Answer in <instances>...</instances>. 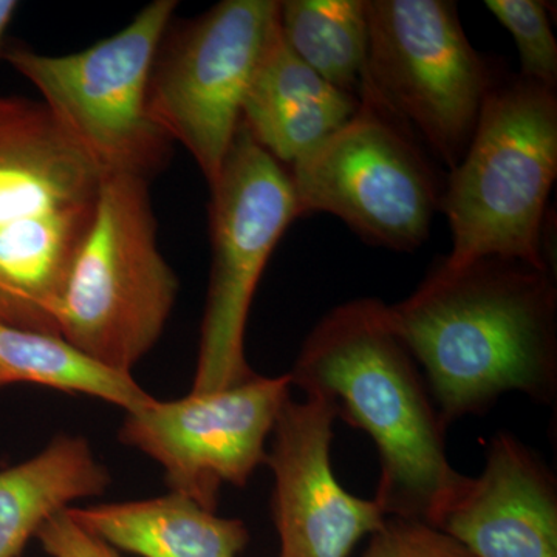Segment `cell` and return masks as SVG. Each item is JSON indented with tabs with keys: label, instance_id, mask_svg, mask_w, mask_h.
Masks as SVG:
<instances>
[{
	"label": "cell",
	"instance_id": "cell-2",
	"mask_svg": "<svg viewBox=\"0 0 557 557\" xmlns=\"http://www.w3.org/2000/svg\"><path fill=\"white\" fill-rule=\"evenodd\" d=\"M383 300L330 310L307 335L292 386L335 405L338 418L375 443L380 480L373 500L387 518L437 525L465 475L446 454L448 424L423 372L387 321Z\"/></svg>",
	"mask_w": 557,
	"mask_h": 557
},
{
	"label": "cell",
	"instance_id": "cell-10",
	"mask_svg": "<svg viewBox=\"0 0 557 557\" xmlns=\"http://www.w3.org/2000/svg\"><path fill=\"white\" fill-rule=\"evenodd\" d=\"M278 32L276 0H223L166 33L153 62L149 113L218 182L252 79Z\"/></svg>",
	"mask_w": 557,
	"mask_h": 557
},
{
	"label": "cell",
	"instance_id": "cell-7",
	"mask_svg": "<svg viewBox=\"0 0 557 557\" xmlns=\"http://www.w3.org/2000/svg\"><path fill=\"white\" fill-rule=\"evenodd\" d=\"M358 95L355 115L287 170L298 215L327 212L366 244L416 251L442 211L445 175L372 91Z\"/></svg>",
	"mask_w": 557,
	"mask_h": 557
},
{
	"label": "cell",
	"instance_id": "cell-5",
	"mask_svg": "<svg viewBox=\"0 0 557 557\" xmlns=\"http://www.w3.org/2000/svg\"><path fill=\"white\" fill-rule=\"evenodd\" d=\"M177 296L178 278L157 244L148 180L104 175L62 289L61 338L131 373L159 343Z\"/></svg>",
	"mask_w": 557,
	"mask_h": 557
},
{
	"label": "cell",
	"instance_id": "cell-17",
	"mask_svg": "<svg viewBox=\"0 0 557 557\" xmlns=\"http://www.w3.org/2000/svg\"><path fill=\"white\" fill-rule=\"evenodd\" d=\"M36 384L102 399L124 412L153 401L132 373L94 361L60 335L0 324V388Z\"/></svg>",
	"mask_w": 557,
	"mask_h": 557
},
{
	"label": "cell",
	"instance_id": "cell-12",
	"mask_svg": "<svg viewBox=\"0 0 557 557\" xmlns=\"http://www.w3.org/2000/svg\"><path fill=\"white\" fill-rule=\"evenodd\" d=\"M336 418L335 405L319 395L289 397L278 412L265 461L274 478L278 557H348L386 522L373 498L348 493L333 472Z\"/></svg>",
	"mask_w": 557,
	"mask_h": 557
},
{
	"label": "cell",
	"instance_id": "cell-11",
	"mask_svg": "<svg viewBox=\"0 0 557 557\" xmlns=\"http://www.w3.org/2000/svg\"><path fill=\"white\" fill-rule=\"evenodd\" d=\"M292 387L288 373H256L223 391L156 398L126 412L119 438L163 468L171 493L215 512L223 485L244 487L265 465L267 442Z\"/></svg>",
	"mask_w": 557,
	"mask_h": 557
},
{
	"label": "cell",
	"instance_id": "cell-15",
	"mask_svg": "<svg viewBox=\"0 0 557 557\" xmlns=\"http://www.w3.org/2000/svg\"><path fill=\"white\" fill-rule=\"evenodd\" d=\"M67 512L110 547L141 557H237L249 541L240 519L220 518L175 493Z\"/></svg>",
	"mask_w": 557,
	"mask_h": 557
},
{
	"label": "cell",
	"instance_id": "cell-3",
	"mask_svg": "<svg viewBox=\"0 0 557 557\" xmlns=\"http://www.w3.org/2000/svg\"><path fill=\"white\" fill-rule=\"evenodd\" d=\"M102 178L42 102L0 97V324L60 335L62 289Z\"/></svg>",
	"mask_w": 557,
	"mask_h": 557
},
{
	"label": "cell",
	"instance_id": "cell-1",
	"mask_svg": "<svg viewBox=\"0 0 557 557\" xmlns=\"http://www.w3.org/2000/svg\"><path fill=\"white\" fill-rule=\"evenodd\" d=\"M387 321L423 372L446 424L482 416L520 392L552 405L557 392L555 276L485 258L461 269L438 260Z\"/></svg>",
	"mask_w": 557,
	"mask_h": 557
},
{
	"label": "cell",
	"instance_id": "cell-18",
	"mask_svg": "<svg viewBox=\"0 0 557 557\" xmlns=\"http://www.w3.org/2000/svg\"><path fill=\"white\" fill-rule=\"evenodd\" d=\"M278 32L321 78L359 94L369 51L366 0H284L278 2Z\"/></svg>",
	"mask_w": 557,
	"mask_h": 557
},
{
	"label": "cell",
	"instance_id": "cell-4",
	"mask_svg": "<svg viewBox=\"0 0 557 557\" xmlns=\"http://www.w3.org/2000/svg\"><path fill=\"white\" fill-rule=\"evenodd\" d=\"M557 177V90L516 75L487 95L471 143L446 178L442 212L461 269L500 258L552 273L545 244Z\"/></svg>",
	"mask_w": 557,
	"mask_h": 557
},
{
	"label": "cell",
	"instance_id": "cell-14",
	"mask_svg": "<svg viewBox=\"0 0 557 557\" xmlns=\"http://www.w3.org/2000/svg\"><path fill=\"white\" fill-rule=\"evenodd\" d=\"M358 108V95L321 78L277 32L245 98L242 126L288 170L344 126Z\"/></svg>",
	"mask_w": 557,
	"mask_h": 557
},
{
	"label": "cell",
	"instance_id": "cell-20",
	"mask_svg": "<svg viewBox=\"0 0 557 557\" xmlns=\"http://www.w3.org/2000/svg\"><path fill=\"white\" fill-rule=\"evenodd\" d=\"M361 557H472L458 542L423 520L387 518Z\"/></svg>",
	"mask_w": 557,
	"mask_h": 557
},
{
	"label": "cell",
	"instance_id": "cell-19",
	"mask_svg": "<svg viewBox=\"0 0 557 557\" xmlns=\"http://www.w3.org/2000/svg\"><path fill=\"white\" fill-rule=\"evenodd\" d=\"M486 10L515 39L523 79L557 90V40L539 0H486Z\"/></svg>",
	"mask_w": 557,
	"mask_h": 557
},
{
	"label": "cell",
	"instance_id": "cell-6",
	"mask_svg": "<svg viewBox=\"0 0 557 557\" xmlns=\"http://www.w3.org/2000/svg\"><path fill=\"white\" fill-rule=\"evenodd\" d=\"M177 5L175 0H156L123 30L78 53L50 57L11 50L5 54L104 175L149 182L166 166L172 141L150 116L149 84Z\"/></svg>",
	"mask_w": 557,
	"mask_h": 557
},
{
	"label": "cell",
	"instance_id": "cell-8",
	"mask_svg": "<svg viewBox=\"0 0 557 557\" xmlns=\"http://www.w3.org/2000/svg\"><path fill=\"white\" fill-rule=\"evenodd\" d=\"M366 11L369 51L361 86L453 171L500 76L469 42L456 2L366 0Z\"/></svg>",
	"mask_w": 557,
	"mask_h": 557
},
{
	"label": "cell",
	"instance_id": "cell-9",
	"mask_svg": "<svg viewBox=\"0 0 557 557\" xmlns=\"http://www.w3.org/2000/svg\"><path fill=\"white\" fill-rule=\"evenodd\" d=\"M298 218L288 171L240 124L211 186V276L190 392L223 391L256 375L245 357L249 309L271 252Z\"/></svg>",
	"mask_w": 557,
	"mask_h": 557
},
{
	"label": "cell",
	"instance_id": "cell-16",
	"mask_svg": "<svg viewBox=\"0 0 557 557\" xmlns=\"http://www.w3.org/2000/svg\"><path fill=\"white\" fill-rule=\"evenodd\" d=\"M112 478L89 440L57 435L24 463L0 471V557H20L40 527L84 498L100 497Z\"/></svg>",
	"mask_w": 557,
	"mask_h": 557
},
{
	"label": "cell",
	"instance_id": "cell-22",
	"mask_svg": "<svg viewBox=\"0 0 557 557\" xmlns=\"http://www.w3.org/2000/svg\"><path fill=\"white\" fill-rule=\"evenodd\" d=\"M20 9V3L14 0H0V49H2L3 36L10 22L13 21L14 13Z\"/></svg>",
	"mask_w": 557,
	"mask_h": 557
},
{
	"label": "cell",
	"instance_id": "cell-13",
	"mask_svg": "<svg viewBox=\"0 0 557 557\" xmlns=\"http://www.w3.org/2000/svg\"><path fill=\"white\" fill-rule=\"evenodd\" d=\"M435 527L472 557H557L555 475L525 443L498 432L482 474L463 479Z\"/></svg>",
	"mask_w": 557,
	"mask_h": 557
},
{
	"label": "cell",
	"instance_id": "cell-21",
	"mask_svg": "<svg viewBox=\"0 0 557 557\" xmlns=\"http://www.w3.org/2000/svg\"><path fill=\"white\" fill-rule=\"evenodd\" d=\"M69 509V508H67ZM67 509L44 523L36 534L50 557H120L108 542L72 519Z\"/></svg>",
	"mask_w": 557,
	"mask_h": 557
}]
</instances>
